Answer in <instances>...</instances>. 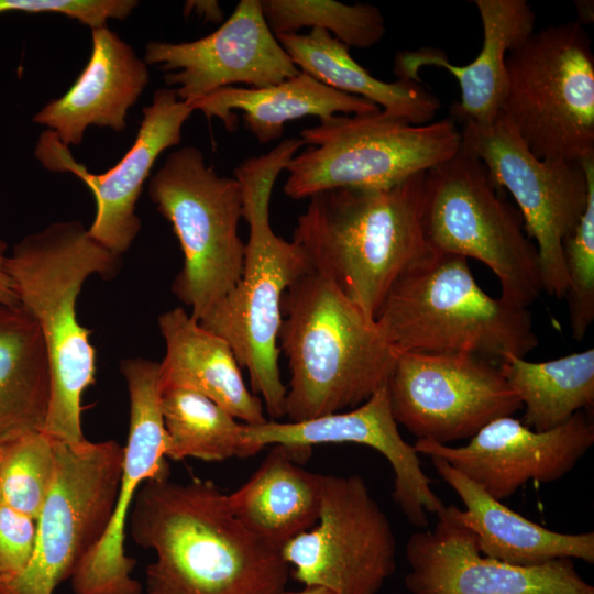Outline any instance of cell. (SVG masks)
<instances>
[{
  "label": "cell",
  "mask_w": 594,
  "mask_h": 594,
  "mask_svg": "<svg viewBox=\"0 0 594 594\" xmlns=\"http://www.w3.org/2000/svg\"><path fill=\"white\" fill-rule=\"evenodd\" d=\"M133 541L156 553L146 594H277L290 566L232 513L211 481H145L130 509Z\"/></svg>",
  "instance_id": "cell-1"
},
{
  "label": "cell",
  "mask_w": 594,
  "mask_h": 594,
  "mask_svg": "<svg viewBox=\"0 0 594 594\" xmlns=\"http://www.w3.org/2000/svg\"><path fill=\"white\" fill-rule=\"evenodd\" d=\"M118 255L79 221L54 222L23 237L8 255L7 268L19 304L37 322L51 364V402L44 432L52 439L85 440L81 398L95 384L96 350L91 330L79 323L77 299L91 275L113 277Z\"/></svg>",
  "instance_id": "cell-2"
},
{
  "label": "cell",
  "mask_w": 594,
  "mask_h": 594,
  "mask_svg": "<svg viewBox=\"0 0 594 594\" xmlns=\"http://www.w3.org/2000/svg\"><path fill=\"white\" fill-rule=\"evenodd\" d=\"M302 145L300 138H289L235 167L233 177L242 187L243 219L250 230L242 274L229 294L198 321L229 343L271 420L285 416L287 389L278 365L283 295L311 262L298 243L273 231L270 201L276 178Z\"/></svg>",
  "instance_id": "cell-3"
},
{
  "label": "cell",
  "mask_w": 594,
  "mask_h": 594,
  "mask_svg": "<svg viewBox=\"0 0 594 594\" xmlns=\"http://www.w3.org/2000/svg\"><path fill=\"white\" fill-rule=\"evenodd\" d=\"M282 315L288 421L355 408L387 384L399 352L376 321L312 265L284 293Z\"/></svg>",
  "instance_id": "cell-4"
},
{
  "label": "cell",
  "mask_w": 594,
  "mask_h": 594,
  "mask_svg": "<svg viewBox=\"0 0 594 594\" xmlns=\"http://www.w3.org/2000/svg\"><path fill=\"white\" fill-rule=\"evenodd\" d=\"M426 172L387 188L338 187L309 197L293 241L370 319L396 280L431 250Z\"/></svg>",
  "instance_id": "cell-5"
},
{
  "label": "cell",
  "mask_w": 594,
  "mask_h": 594,
  "mask_svg": "<svg viewBox=\"0 0 594 594\" xmlns=\"http://www.w3.org/2000/svg\"><path fill=\"white\" fill-rule=\"evenodd\" d=\"M375 321L399 353H463L498 365L538 345L528 308L484 292L468 258L433 251L396 280Z\"/></svg>",
  "instance_id": "cell-6"
},
{
  "label": "cell",
  "mask_w": 594,
  "mask_h": 594,
  "mask_svg": "<svg viewBox=\"0 0 594 594\" xmlns=\"http://www.w3.org/2000/svg\"><path fill=\"white\" fill-rule=\"evenodd\" d=\"M147 191L172 224L184 255L172 290L200 321L242 274L246 243L239 234L241 184L219 175L199 148L187 145L166 157L150 178Z\"/></svg>",
  "instance_id": "cell-7"
},
{
  "label": "cell",
  "mask_w": 594,
  "mask_h": 594,
  "mask_svg": "<svg viewBox=\"0 0 594 594\" xmlns=\"http://www.w3.org/2000/svg\"><path fill=\"white\" fill-rule=\"evenodd\" d=\"M299 138L309 146L285 167L283 187L296 200L338 187H392L461 147L460 127L451 117L416 125L381 109L320 120Z\"/></svg>",
  "instance_id": "cell-8"
},
{
  "label": "cell",
  "mask_w": 594,
  "mask_h": 594,
  "mask_svg": "<svg viewBox=\"0 0 594 594\" xmlns=\"http://www.w3.org/2000/svg\"><path fill=\"white\" fill-rule=\"evenodd\" d=\"M499 190L483 163L460 147L426 172V238L433 252L485 264L501 297L528 308L543 292L539 253L520 212Z\"/></svg>",
  "instance_id": "cell-9"
},
{
  "label": "cell",
  "mask_w": 594,
  "mask_h": 594,
  "mask_svg": "<svg viewBox=\"0 0 594 594\" xmlns=\"http://www.w3.org/2000/svg\"><path fill=\"white\" fill-rule=\"evenodd\" d=\"M502 113L539 158L594 157V54L582 24L534 32L506 57Z\"/></svg>",
  "instance_id": "cell-10"
},
{
  "label": "cell",
  "mask_w": 594,
  "mask_h": 594,
  "mask_svg": "<svg viewBox=\"0 0 594 594\" xmlns=\"http://www.w3.org/2000/svg\"><path fill=\"white\" fill-rule=\"evenodd\" d=\"M461 150L480 160L498 189H507L535 240L543 290L563 298L568 279L563 243L581 220L594 179V157L582 162L542 160L501 114L490 123H459Z\"/></svg>",
  "instance_id": "cell-11"
},
{
  "label": "cell",
  "mask_w": 594,
  "mask_h": 594,
  "mask_svg": "<svg viewBox=\"0 0 594 594\" xmlns=\"http://www.w3.org/2000/svg\"><path fill=\"white\" fill-rule=\"evenodd\" d=\"M54 479L36 520L32 558L15 579L0 584V594H53L109 526L124 447L114 440H54Z\"/></svg>",
  "instance_id": "cell-12"
},
{
  "label": "cell",
  "mask_w": 594,
  "mask_h": 594,
  "mask_svg": "<svg viewBox=\"0 0 594 594\" xmlns=\"http://www.w3.org/2000/svg\"><path fill=\"white\" fill-rule=\"evenodd\" d=\"M290 575L337 594H378L396 570L389 519L359 474H324L317 524L282 549Z\"/></svg>",
  "instance_id": "cell-13"
},
{
  "label": "cell",
  "mask_w": 594,
  "mask_h": 594,
  "mask_svg": "<svg viewBox=\"0 0 594 594\" xmlns=\"http://www.w3.org/2000/svg\"><path fill=\"white\" fill-rule=\"evenodd\" d=\"M387 388L397 425L446 446L522 408L498 365L471 354L400 352Z\"/></svg>",
  "instance_id": "cell-14"
},
{
  "label": "cell",
  "mask_w": 594,
  "mask_h": 594,
  "mask_svg": "<svg viewBox=\"0 0 594 594\" xmlns=\"http://www.w3.org/2000/svg\"><path fill=\"white\" fill-rule=\"evenodd\" d=\"M160 363L129 358L120 363L130 397V429L121 483L109 526L100 541L79 562L70 578L74 594H142L132 578L136 560L125 554L127 519L140 486L170 476L168 438L161 410Z\"/></svg>",
  "instance_id": "cell-15"
},
{
  "label": "cell",
  "mask_w": 594,
  "mask_h": 594,
  "mask_svg": "<svg viewBox=\"0 0 594 594\" xmlns=\"http://www.w3.org/2000/svg\"><path fill=\"white\" fill-rule=\"evenodd\" d=\"M457 508L444 506L432 530L409 537L404 583L411 594H594L572 559L520 566L484 556Z\"/></svg>",
  "instance_id": "cell-16"
},
{
  "label": "cell",
  "mask_w": 594,
  "mask_h": 594,
  "mask_svg": "<svg viewBox=\"0 0 594 594\" xmlns=\"http://www.w3.org/2000/svg\"><path fill=\"white\" fill-rule=\"evenodd\" d=\"M143 59L166 72V85L189 105L221 88H264L300 73L271 31L260 0H241L205 37L148 42Z\"/></svg>",
  "instance_id": "cell-17"
},
{
  "label": "cell",
  "mask_w": 594,
  "mask_h": 594,
  "mask_svg": "<svg viewBox=\"0 0 594 594\" xmlns=\"http://www.w3.org/2000/svg\"><path fill=\"white\" fill-rule=\"evenodd\" d=\"M194 111L174 88L157 89L151 105L143 108L132 146L101 174L90 173L75 161L69 147L50 130L40 135L34 154L46 169L72 173L89 188L96 201V216L88 232L98 243L122 255L141 229L135 207L143 185L158 156L180 143L183 127Z\"/></svg>",
  "instance_id": "cell-18"
},
{
  "label": "cell",
  "mask_w": 594,
  "mask_h": 594,
  "mask_svg": "<svg viewBox=\"0 0 594 594\" xmlns=\"http://www.w3.org/2000/svg\"><path fill=\"white\" fill-rule=\"evenodd\" d=\"M593 443L594 424L581 410L549 431H535L506 416L487 424L465 446L418 439L414 448L419 454L443 459L502 502L531 480L551 483L562 479Z\"/></svg>",
  "instance_id": "cell-19"
},
{
  "label": "cell",
  "mask_w": 594,
  "mask_h": 594,
  "mask_svg": "<svg viewBox=\"0 0 594 594\" xmlns=\"http://www.w3.org/2000/svg\"><path fill=\"white\" fill-rule=\"evenodd\" d=\"M242 437L254 454L267 446L284 444L312 450L326 443H358L378 451L394 472L393 499L407 520L416 527L428 526V513L444 507L430 487L419 453L407 443L394 419L387 384L365 403L348 411L319 416L299 422L267 420L245 425Z\"/></svg>",
  "instance_id": "cell-20"
},
{
  "label": "cell",
  "mask_w": 594,
  "mask_h": 594,
  "mask_svg": "<svg viewBox=\"0 0 594 594\" xmlns=\"http://www.w3.org/2000/svg\"><path fill=\"white\" fill-rule=\"evenodd\" d=\"M483 29L482 47L466 65H453L435 47L400 51L394 61L398 79L421 81L420 68L436 66L457 78L461 98L451 108V118L485 124L502 112L507 88L506 57L534 32L536 14L526 0H475Z\"/></svg>",
  "instance_id": "cell-21"
},
{
  "label": "cell",
  "mask_w": 594,
  "mask_h": 594,
  "mask_svg": "<svg viewBox=\"0 0 594 594\" xmlns=\"http://www.w3.org/2000/svg\"><path fill=\"white\" fill-rule=\"evenodd\" d=\"M150 80L148 65L107 26L91 30L89 61L72 87L33 117L66 146L80 145L90 125L127 128L130 108Z\"/></svg>",
  "instance_id": "cell-22"
},
{
  "label": "cell",
  "mask_w": 594,
  "mask_h": 594,
  "mask_svg": "<svg viewBox=\"0 0 594 594\" xmlns=\"http://www.w3.org/2000/svg\"><path fill=\"white\" fill-rule=\"evenodd\" d=\"M166 352L158 369L160 391L187 389L201 394L245 425L267 421L264 405L250 391L229 343L206 330L184 308L158 318Z\"/></svg>",
  "instance_id": "cell-23"
},
{
  "label": "cell",
  "mask_w": 594,
  "mask_h": 594,
  "mask_svg": "<svg viewBox=\"0 0 594 594\" xmlns=\"http://www.w3.org/2000/svg\"><path fill=\"white\" fill-rule=\"evenodd\" d=\"M311 450L274 444L252 476L227 494L234 516L282 551L318 521L324 474L299 465Z\"/></svg>",
  "instance_id": "cell-24"
},
{
  "label": "cell",
  "mask_w": 594,
  "mask_h": 594,
  "mask_svg": "<svg viewBox=\"0 0 594 594\" xmlns=\"http://www.w3.org/2000/svg\"><path fill=\"white\" fill-rule=\"evenodd\" d=\"M430 459L438 475L463 502L465 510L457 508V515L475 534L484 556L520 566L558 559L594 563V532L562 534L532 522L493 498L443 459Z\"/></svg>",
  "instance_id": "cell-25"
},
{
  "label": "cell",
  "mask_w": 594,
  "mask_h": 594,
  "mask_svg": "<svg viewBox=\"0 0 594 594\" xmlns=\"http://www.w3.org/2000/svg\"><path fill=\"white\" fill-rule=\"evenodd\" d=\"M190 106L207 119H220L229 131L238 127L233 110L242 111L245 129L262 144L278 140L286 122L307 116L324 120L380 110L366 99L333 89L304 72L264 88H221Z\"/></svg>",
  "instance_id": "cell-26"
},
{
  "label": "cell",
  "mask_w": 594,
  "mask_h": 594,
  "mask_svg": "<svg viewBox=\"0 0 594 594\" xmlns=\"http://www.w3.org/2000/svg\"><path fill=\"white\" fill-rule=\"evenodd\" d=\"M300 72L339 91L358 96L382 111L420 125L432 122L441 103L421 81L374 77L327 31L275 35Z\"/></svg>",
  "instance_id": "cell-27"
},
{
  "label": "cell",
  "mask_w": 594,
  "mask_h": 594,
  "mask_svg": "<svg viewBox=\"0 0 594 594\" xmlns=\"http://www.w3.org/2000/svg\"><path fill=\"white\" fill-rule=\"evenodd\" d=\"M51 364L35 319L0 301V438L43 431L51 402Z\"/></svg>",
  "instance_id": "cell-28"
},
{
  "label": "cell",
  "mask_w": 594,
  "mask_h": 594,
  "mask_svg": "<svg viewBox=\"0 0 594 594\" xmlns=\"http://www.w3.org/2000/svg\"><path fill=\"white\" fill-rule=\"evenodd\" d=\"M499 371L524 408L522 425L549 431L594 404V349L531 362L510 356Z\"/></svg>",
  "instance_id": "cell-29"
},
{
  "label": "cell",
  "mask_w": 594,
  "mask_h": 594,
  "mask_svg": "<svg viewBox=\"0 0 594 594\" xmlns=\"http://www.w3.org/2000/svg\"><path fill=\"white\" fill-rule=\"evenodd\" d=\"M161 410L167 459L217 462L254 455L242 437L244 424L201 394L182 388L162 392Z\"/></svg>",
  "instance_id": "cell-30"
},
{
  "label": "cell",
  "mask_w": 594,
  "mask_h": 594,
  "mask_svg": "<svg viewBox=\"0 0 594 594\" xmlns=\"http://www.w3.org/2000/svg\"><path fill=\"white\" fill-rule=\"evenodd\" d=\"M274 33H298L302 28L327 31L348 47L370 48L386 34L381 10L370 3L334 0H260Z\"/></svg>",
  "instance_id": "cell-31"
},
{
  "label": "cell",
  "mask_w": 594,
  "mask_h": 594,
  "mask_svg": "<svg viewBox=\"0 0 594 594\" xmlns=\"http://www.w3.org/2000/svg\"><path fill=\"white\" fill-rule=\"evenodd\" d=\"M54 472V440L44 431H19L0 438V505L36 521Z\"/></svg>",
  "instance_id": "cell-32"
},
{
  "label": "cell",
  "mask_w": 594,
  "mask_h": 594,
  "mask_svg": "<svg viewBox=\"0 0 594 594\" xmlns=\"http://www.w3.org/2000/svg\"><path fill=\"white\" fill-rule=\"evenodd\" d=\"M571 334L581 341L594 321V179L584 213L563 243Z\"/></svg>",
  "instance_id": "cell-33"
},
{
  "label": "cell",
  "mask_w": 594,
  "mask_h": 594,
  "mask_svg": "<svg viewBox=\"0 0 594 594\" xmlns=\"http://www.w3.org/2000/svg\"><path fill=\"white\" fill-rule=\"evenodd\" d=\"M136 6L135 0H0V14L56 13L94 30L107 26L110 19L125 20Z\"/></svg>",
  "instance_id": "cell-34"
},
{
  "label": "cell",
  "mask_w": 594,
  "mask_h": 594,
  "mask_svg": "<svg viewBox=\"0 0 594 594\" xmlns=\"http://www.w3.org/2000/svg\"><path fill=\"white\" fill-rule=\"evenodd\" d=\"M36 521L0 505V584L15 579L28 566L35 547Z\"/></svg>",
  "instance_id": "cell-35"
},
{
  "label": "cell",
  "mask_w": 594,
  "mask_h": 594,
  "mask_svg": "<svg viewBox=\"0 0 594 594\" xmlns=\"http://www.w3.org/2000/svg\"><path fill=\"white\" fill-rule=\"evenodd\" d=\"M8 245L0 238V301L9 305H19L13 283L7 268Z\"/></svg>",
  "instance_id": "cell-36"
},
{
  "label": "cell",
  "mask_w": 594,
  "mask_h": 594,
  "mask_svg": "<svg viewBox=\"0 0 594 594\" xmlns=\"http://www.w3.org/2000/svg\"><path fill=\"white\" fill-rule=\"evenodd\" d=\"M191 11H195L198 15H201L205 21L212 23L221 22L224 16L219 2L215 0L186 2L185 13H189Z\"/></svg>",
  "instance_id": "cell-37"
},
{
  "label": "cell",
  "mask_w": 594,
  "mask_h": 594,
  "mask_svg": "<svg viewBox=\"0 0 594 594\" xmlns=\"http://www.w3.org/2000/svg\"><path fill=\"white\" fill-rule=\"evenodd\" d=\"M579 23H591L593 21V1H578Z\"/></svg>",
  "instance_id": "cell-38"
},
{
  "label": "cell",
  "mask_w": 594,
  "mask_h": 594,
  "mask_svg": "<svg viewBox=\"0 0 594 594\" xmlns=\"http://www.w3.org/2000/svg\"><path fill=\"white\" fill-rule=\"evenodd\" d=\"M277 594H337L333 591L319 585H305V587L301 591H282Z\"/></svg>",
  "instance_id": "cell-39"
}]
</instances>
